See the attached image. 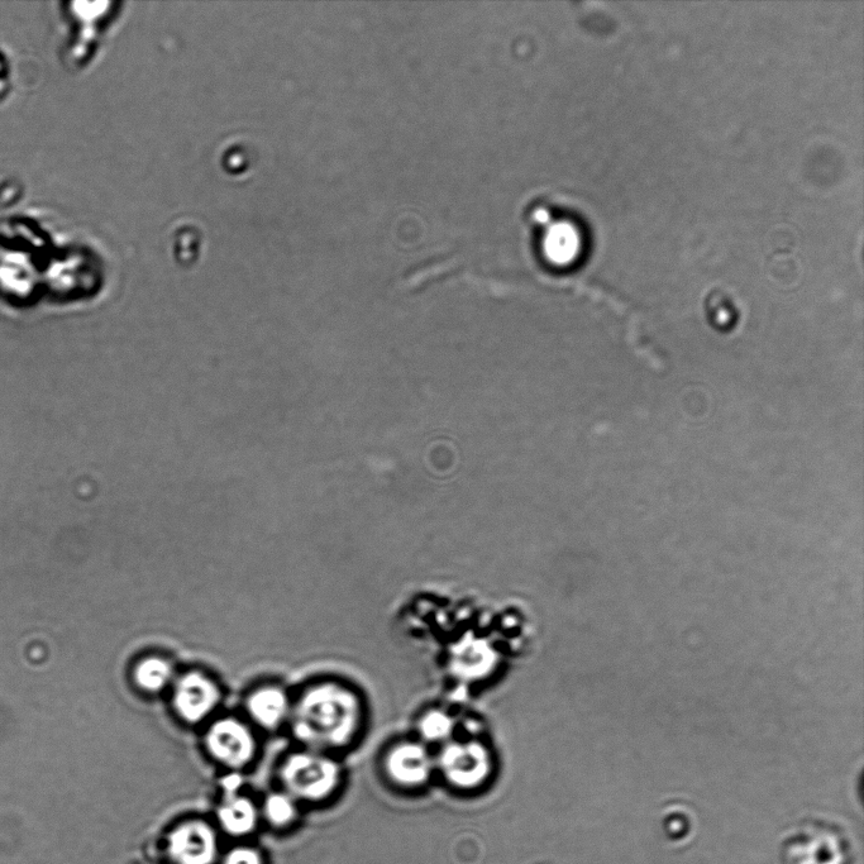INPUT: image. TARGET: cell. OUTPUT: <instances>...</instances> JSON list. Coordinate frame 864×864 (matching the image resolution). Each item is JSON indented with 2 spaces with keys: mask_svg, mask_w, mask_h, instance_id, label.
Returning <instances> with one entry per match:
<instances>
[{
  "mask_svg": "<svg viewBox=\"0 0 864 864\" xmlns=\"http://www.w3.org/2000/svg\"><path fill=\"white\" fill-rule=\"evenodd\" d=\"M488 747L477 739H455L443 744L438 766L452 784L475 786L485 780L491 771Z\"/></svg>",
  "mask_w": 864,
  "mask_h": 864,
  "instance_id": "277c9868",
  "label": "cell"
},
{
  "mask_svg": "<svg viewBox=\"0 0 864 864\" xmlns=\"http://www.w3.org/2000/svg\"><path fill=\"white\" fill-rule=\"evenodd\" d=\"M419 733L424 742L447 743L455 733V720L442 710H432L420 719Z\"/></svg>",
  "mask_w": 864,
  "mask_h": 864,
  "instance_id": "4fadbf2b",
  "label": "cell"
},
{
  "mask_svg": "<svg viewBox=\"0 0 864 864\" xmlns=\"http://www.w3.org/2000/svg\"><path fill=\"white\" fill-rule=\"evenodd\" d=\"M544 250L552 264L567 265L579 251V237L575 229L567 224H558L548 233Z\"/></svg>",
  "mask_w": 864,
  "mask_h": 864,
  "instance_id": "8fae6325",
  "label": "cell"
},
{
  "mask_svg": "<svg viewBox=\"0 0 864 864\" xmlns=\"http://www.w3.org/2000/svg\"><path fill=\"white\" fill-rule=\"evenodd\" d=\"M219 698L217 685L203 673L189 672L176 682L174 706L185 722H202L216 708Z\"/></svg>",
  "mask_w": 864,
  "mask_h": 864,
  "instance_id": "52a82bcc",
  "label": "cell"
},
{
  "mask_svg": "<svg viewBox=\"0 0 864 864\" xmlns=\"http://www.w3.org/2000/svg\"><path fill=\"white\" fill-rule=\"evenodd\" d=\"M218 864H269V858L260 846L251 840H242L235 842L226 851L222 849Z\"/></svg>",
  "mask_w": 864,
  "mask_h": 864,
  "instance_id": "5bb4252c",
  "label": "cell"
},
{
  "mask_svg": "<svg viewBox=\"0 0 864 864\" xmlns=\"http://www.w3.org/2000/svg\"><path fill=\"white\" fill-rule=\"evenodd\" d=\"M221 837L213 820L188 816L162 832L160 854L165 864H218Z\"/></svg>",
  "mask_w": 864,
  "mask_h": 864,
  "instance_id": "7a4b0ae2",
  "label": "cell"
},
{
  "mask_svg": "<svg viewBox=\"0 0 864 864\" xmlns=\"http://www.w3.org/2000/svg\"><path fill=\"white\" fill-rule=\"evenodd\" d=\"M280 781L300 805L321 803L336 790L340 768L321 752L295 753L281 767Z\"/></svg>",
  "mask_w": 864,
  "mask_h": 864,
  "instance_id": "3957f363",
  "label": "cell"
},
{
  "mask_svg": "<svg viewBox=\"0 0 864 864\" xmlns=\"http://www.w3.org/2000/svg\"><path fill=\"white\" fill-rule=\"evenodd\" d=\"M173 677V667L159 657L146 658L138 663L135 670V681L142 690L159 692L165 689Z\"/></svg>",
  "mask_w": 864,
  "mask_h": 864,
  "instance_id": "7c38bea8",
  "label": "cell"
},
{
  "mask_svg": "<svg viewBox=\"0 0 864 864\" xmlns=\"http://www.w3.org/2000/svg\"><path fill=\"white\" fill-rule=\"evenodd\" d=\"M205 744L209 753L222 765L240 770L255 757L254 735L237 719H222L210 727Z\"/></svg>",
  "mask_w": 864,
  "mask_h": 864,
  "instance_id": "5b68a950",
  "label": "cell"
},
{
  "mask_svg": "<svg viewBox=\"0 0 864 864\" xmlns=\"http://www.w3.org/2000/svg\"><path fill=\"white\" fill-rule=\"evenodd\" d=\"M433 762L428 749L418 742H403L390 748L386 756V770L404 785H417L427 778Z\"/></svg>",
  "mask_w": 864,
  "mask_h": 864,
  "instance_id": "ba28073f",
  "label": "cell"
},
{
  "mask_svg": "<svg viewBox=\"0 0 864 864\" xmlns=\"http://www.w3.org/2000/svg\"><path fill=\"white\" fill-rule=\"evenodd\" d=\"M300 809L302 805L283 790L271 792L260 804L261 827L276 834L293 832L300 823Z\"/></svg>",
  "mask_w": 864,
  "mask_h": 864,
  "instance_id": "9c48e42d",
  "label": "cell"
},
{
  "mask_svg": "<svg viewBox=\"0 0 864 864\" xmlns=\"http://www.w3.org/2000/svg\"><path fill=\"white\" fill-rule=\"evenodd\" d=\"M364 720L357 692L324 682L304 692L293 710V730L315 752L333 751L355 741Z\"/></svg>",
  "mask_w": 864,
  "mask_h": 864,
  "instance_id": "6da1fadb",
  "label": "cell"
},
{
  "mask_svg": "<svg viewBox=\"0 0 864 864\" xmlns=\"http://www.w3.org/2000/svg\"><path fill=\"white\" fill-rule=\"evenodd\" d=\"M212 820L221 835L235 842L251 840L252 835L261 828L260 804L242 795L240 789L223 791Z\"/></svg>",
  "mask_w": 864,
  "mask_h": 864,
  "instance_id": "8992f818",
  "label": "cell"
},
{
  "mask_svg": "<svg viewBox=\"0 0 864 864\" xmlns=\"http://www.w3.org/2000/svg\"><path fill=\"white\" fill-rule=\"evenodd\" d=\"M247 711L261 727L274 729L284 722L290 706L288 696L279 687L267 686L256 690L247 699Z\"/></svg>",
  "mask_w": 864,
  "mask_h": 864,
  "instance_id": "30bf717a",
  "label": "cell"
}]
</instances>
